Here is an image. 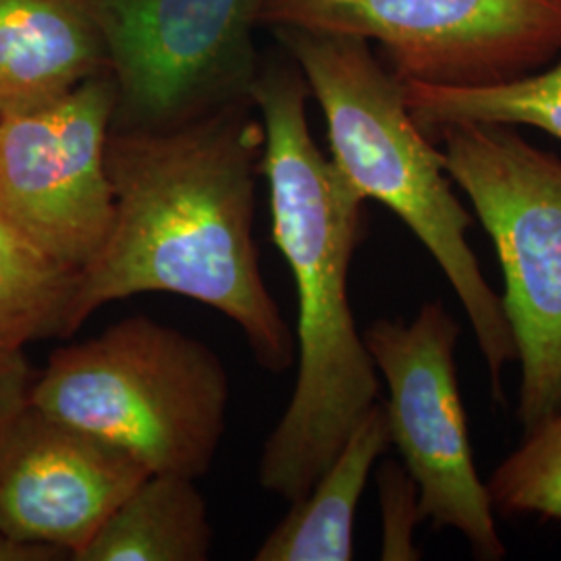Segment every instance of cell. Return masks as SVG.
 Masks as SVG:
<instances>
[{
	"label": "cell",
	"mask_w": 561,
	"mask_h": 561,
	"mask_svg": "<svg viewBox=\"0 0 561 561\" xmlns=\"http://www.w3.org/2000/svg\"><path fill=\"white\" fill-rule=\"evenodd\" d=\"M264 129L252 101L161 129H111L113 222L81 271L73 335L99 308L136 294H178L236 322L273 373L294 340L262 277L254 196Z\"/></svg>",
	"instance_id": "6da1fadb"
},
{
	"label": "cell",
	"mask_w": 561,
	"mask_h": 561,
	"mask_svg": "<svg viewBox=\"0 0 561 561\" xmlns=\"http://www.w3.org/2000/svg\"><path fill=\"white\" fill-rule=\"evenodd\" d=\"M308 96L294 60L264 65L250 88L264 129L261 173L273 241L298 294V377L264 443L259 482L289 503L310 491L381 389L347 289L364 240L366 201L312 138Z\"/></svg>",
	"instance_id": "7a4b0ae2"
},
{
	"label": "cell",
	"mask_w": 561,
	"mask_h": 561,
	"mask_svg": "<svg viewBox=\"0 0 561 561\" xmlns=\"http://www.w3.org/2000/svg\"><path fill=\"white\" fill-rule=\"evenodd\" d=\"M327 121L331 161L364 201L387 206L428 250L456 291L502 405L503 370L518 362L516 343L495 294L468 243L472 213L454 192L439 146L412 117L403 83L385 69L370 42L275 30Z\"/></svg>",
	"instance_id": "3957f363"
},
{
	"label": "cell",
	"mask_w": 561,
	"mask_h": 561,
	"mask_svg": "<svg viewBox=\"0 0 561 561\" xmlns=\"http://www.w3.org/2000/svg\"><path fill=\"white\" fill-rule=\"evenodd\" d=\"M229 393L208 345L136 314L57 350L27 401L127 449L152 474L201 479L219 451Z\"/></svg>",
	"instance_id": "277c9868"
},
{
	"label": "cell",
	"mask_w": 561,
	"mask_h": 561,
	"mask_svg": "<svg viewBox=\"0 0 561 561\" xmlns=\"http://www.w3.org/2000/svg\"><path fill=\"white\" fill-rule=\"evenodd\" d=\"M443 167L502 264V306L520 362L524 433L561 410V159L497 123L439 127Z\"/></svg>",
	"instance_id": "5b68a950"
},
{
	"label": "cell",
	"mask_w": 561,
	"mask_h": 561,
	"mask_svg": "<svg viewBox=\"0 0 561 561\" xmlns=\"http://www.w3.org/2000/svg\"><path fill=\"white\" fill-rule=\"evenodd\" d=\"M261 23L379 42L400 81L474 88L561 55V0H266Z\"/></svg>",
	"instance_id": "8992f818"
},
{
	"label": "cell",
	"mask_w": 561,
	"mask_h": 561,
	"mask_svg": "<svg viewBox=\"0 0 561 561\" xmlns=\"http://www.w3.org/2000/svg\"><path fill=\"white\" fill-rule=\"evenodd\" d=\"M460 331L456 317L433 300L412 321L370 322L362 337L389 391V435L419 484L421 520L458 530L477 560L500 561L507 549L474 463L458 385Z\"/></svg>",
	"instance_id": "52a82bcc"
},
{
	"label": "cell",
	"mask_w": 561,
	"mask_h": 561,
	"mask_svg": "<svg viewBox=\"0 0 561 561\" xmlns=\"http://www.w3.org/2000/svg\"><path fill=\"white\" fill-rule=\"evenodd\" d=\"M266 0H88L117 83L115 129H161L250 101Z\"/></svg>",
	"instance_id": "ba28073f"
},
{
	"label": "cell",
	"mask_w": 561,
	"mask_h": 561,
	"mask_svg": "<svg viewBox=\"0 0 561 561\" xmlns=\"http://www.w3.org/2000/svg\"><path fill=\"white\" fill-rule=\"evenodd\" d=\"M115 108L117 83L102 71L41 108L0 117V219L81 271L113 222Z\"/></svg>",
	"instance_id": "9c48e42d"
},
{
	"label": "cell",
	"mask_w": 561,
	"mask_h": 561,
	"mask_svg": "<svg viewBox=\"0 0 561 561\" xmlns=\"http://www.w3.org/2000/svg\"><path fill=\"white\" fill-rule=\"evenodd\" d=\"M148 474L127 449L25 401L0 422V533L76 558Z\"/></svg>",
	"instance_id": "30bf717a"
},
{
	"label": "cell",
	"mask_w": 561,
	"mask_h": 561,
	"mask_svg": "<svg viewBox=\"0 0 561 561\" xmlns=\"http://www.w3.org/2000/svg\"><path fill=\"white\" fill-rule=\"evenodd\" d=\"M108 69L88 0H0V117L57 101Z\"/></svg>",
	"instance_id": "8fae6325"
},
{
	"label": "cell",
	"mask_w": 561,
	"mask_h": 561,
	"mask_svg": "<svg viewBox=\"0 0 561 561\" xmlns=\"http://www.w3.org/2000/svg\"><path fill=\"white\" fill-rule=\"evenodd\" d=\"M391 445L385 403L377 401L354 426L310 491L264 539L256 561H350L354 520L377 460Z\"/></svg>",
	"instance_id": "7c38bea8"
},
{
	"label": "cell",
	"mask_w": 561,
	"mask_h": 561,
	"mask_svg": "<svg viewBox=\"0 0 561 561\" xmlns=\"http://www.w3.org/2000/svg\"><path fill=\"white\" fill-rule=\"evenodd\" d=\"M213 528L196 479L148 474L76 561H204Z\"/></svg>",
	"instance_id": "4fadbf2b"
},
{
	"label": "cell",
	"mask_w": 561,
	"mask_h": 561,
	"mask_svg": "<svg viewBox=\"0 0 561 561\" xmlns=\"http://www.w3.org/2000/svg\"><path fill=\"white\" fill-rule=\"evenodd\" d=\"M80 280L81 268L0 219V350L71 337Z\"/></svg>",
	"instance_id": "5bb4252c"
},
{
	"label": "cell",
	"mask_w": 561,
	"mask_h": 561,
	"mask_svg": "<svg viewBox=\"0 0 561 561\" xmlns=\"http://www.w3.org/2000/svg\"><path fill=\"white\" fill-rule=\"evenodd\" d=\"M401 83L408 108L428 138L454 123H497L535 127L561 140V55L539 71L491 85Z\"/></svg>",
	"instance_id": "9a60e30c"
},
{
	"label": "cell",
	"mask_w": 561,
	"mask_h": 561,
	"mask_svg": "<svg viewBox=\"0 0 561 561\" xmlns=\"http://www.w3.org/2000/svg\"><path fill=\"white\" fill-rule=\"evenodd\" d=\"M484 484L495 516L561 524V410L524 433Z\"/></svg>",
	"instance_id": "2e32d148"
},
{
	"label": "cell",
	"mask_w": 561,
	"mask_h": 561,
	"mask_svg": "<svg viewBox=\"0 0 561 561\" xmlns=\"http://www.w3.org/2000/svg\"><path fill=\"white\" fill-rule=\"evenodd\" d=\"M377 482L381 500V560H421V549L414 542V530L422 522L419 484L398 461H385Z\"/></svg>",
	"instance_id": "e0dca14e"
},
{
	"label": "cell",
	"mask_w": 561,
	"mask_h": 561,
	"mask_svg": "<svg viewBox=\"0 0 561 561\" xmlns=\"http://www.w3.org/2000/svg\"><path fill=\"white\" fill-rule=\"evenodd\" d=\"M34 379L36 377L23 352L0 350V422L27 401Z\"/></svg>",
	"instance_id": "ac0fdd59"
},
{
	"label": "cell",
	"mask_w": 561,
	"mask_h": 561,
	"mask_svg": "<svg viewBox=\"0 0 561 561\" xmlns=\"http://www.w3.org/2000/svg\"><path fill=\"white\" fill-rule=\"evenodd\" d=\"M62 558L65 553L59 549L15 541L9 535L0 533V561H55Z\"/></svg>",
	"instance_id": "d6986e66"
}]
</instances>
